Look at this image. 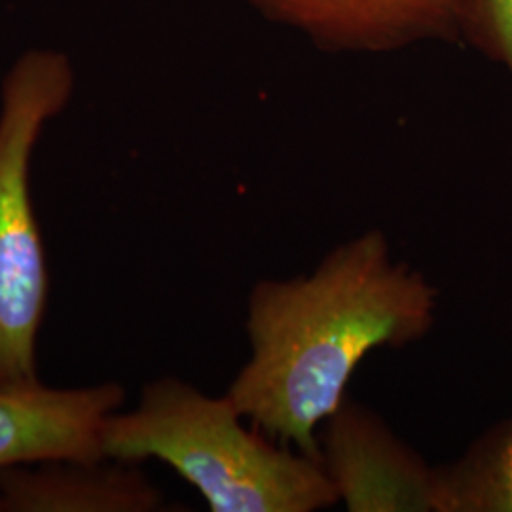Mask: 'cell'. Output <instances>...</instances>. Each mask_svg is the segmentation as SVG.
Listing matches in <instances>:
<instances>
[{"label": "cell", "mask_w": 512, "mask_h": 512, "mask_svg": "<svg viewBox=\"0 0 512 512\" xmlns=\"http://www.w3.org/2000/svg\"><path fill=\"white\" fill-rule=\"evenodd\" d=\"M319 448L348 511L435 512V469L365 406L346 397L323 423Z\"/></svg>", "instance_id": "obj_4"}, {"label": "cell", "mask_w": 512, "mask_h": 512, "mask_svg": "<svg viewBox=\"0 0 512 512\" xmlns=\"http://www.w3.org/2000/svg\"><path fill=\"white\" fill-rule=\"evenodd\" d=\"M437 306V287L391 256L384 232H363L311 274L256 283L251 357L226 395L264 437L321 463L317 429L346 401L357 366L374 349L425 338Z\"/></svg>", "instance_id": "obj_1"}, {"label": "cell", "mask_w": 512, "mask_h": 512, "mask_svg": "<svg viewBox=\"0 0 512 512\" xmlns=\"http://www.w3.org/2000/svg\"><path fill=\"white\" fill-rule=\"evenodd\" d=\"M336 54H385L459 37L467 0H243Z\"/></svg>", "instance_id": "obj_5"}, {"label": "cell", "mask_w": 512, "mask_h": 512, "mask_svg": "<svg viewBox=\"0 0 512 512\" xmlns=\"http://www.w3.org/2000/svg\"><path fill=\"white\" fill-rule=\"evenodd\" d=\"M435 473V512H512V418Z\"/></svg>", "instance_id": "obj_8"}, {"label": "cell", "mask_w": 512, "mask_h": 512, "mask_svg": "<svg viewBox=\"0 0 512 512\" xmlns=\"http://www.w3.org/2000/svg\"><path fill=\"white\" fill-rule=\"evenodd\" d=\"M73 92V65L55 50L25 52L0 88V387L38 382L50 277L31 164L40 135Z\"/></svg>", "instance_id": "obj_3"}, {"label": "cell", "mask_w": 512, "mask_h": 512, "mask_svg": "<svg viewBox=\"0 0 512 512\" xmlns=\"http://www.w3.org/2000/svg\"><path fill=\"white\" fill-rule=\"evenodd\" d=\"M243 420L228 395L165 376L143 387L135 408L110 414L99 448L112 461H162L213 512H313L340 503L319 461L272 444Z\"/></svg>", "instance_id": "obj_2"}, {"label": "cell", "mask_w": 512, "mask_h": 512, "mask_svg": "<svg viewBox=\"0 0 512 512\" xmlns=\"http://www.w3.org/2000/svg\"><path fill=\"white\" fill-rule=\"evenodd\" d=\"M162 503L135 463L50 459L0 471V512H150Z\"/></svg>", "instance_id": "obj_7"}, {"label": "cell", "mask_w": 512, "mask_h": 512, "mask_svg": "<svg viewBox=\"0 0 512 512\" xmlns=\"http://www.w3.org/2000/svg\"><path fill=\"white\" fill-rule=\"evenodd\" d=\"M124 399L116 382L0 387V471L50 459H103L101 427Z\"/></svg>", "instance_id": "obj_6"}, {"label": "cell", "mask_w": 512, "mask_h": 512, "mask_svg": "<svg viewBox=\"0 0 512 512\" xmlns=\"http://www.w3.org/2000/svg\"><path fill=\"white\" fill-rule=\"evenodd\" d=\"M459 37L512 78V0H467Z\"/></svg>", "instance_id": "obj_9"}]
</instances>
